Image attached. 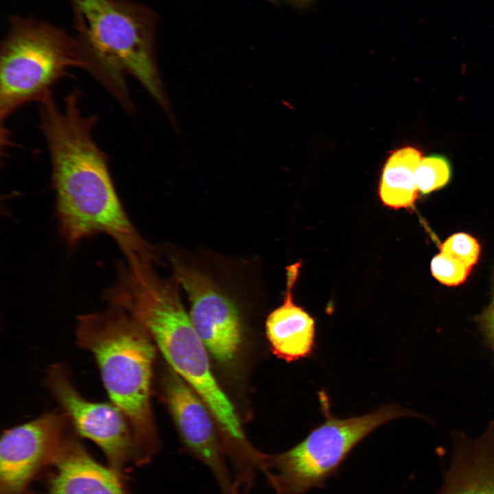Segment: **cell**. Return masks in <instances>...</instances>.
Instances as JSON below:
<instances>
[{"instance_id": "obj_6", "label": "cell", "mask_w": 494, "mask_h": 494, "mask_svg": "<svg viewBox=\"0 0 494 494\" xmlns=\"http://www.w3.org/2000/svg\"><path fill=\"white\" fill-rule=\"evenodd\" d=\"M318 395L323 422L290 449L263 453L259 472L274 494H306L323 488L355 447L377 427L397 418L421 416L387 404L364 415L339 419L332 414L325 392Z\"/></svg>"}, {"instance_id": "obj_10", "label": "cell", "mask_w": 494, "mask_h": 494, "mask_svg": "<svg viewBox=\"0 0 494 494\" xmlns=\"http://www.w3.org/2000/svg\"><path fill=\"white\" fill-rule=\"evenodd\" d=\"M176 281L187 294L189 317L209 353L221 364L237 356L242 342L239 310L231 298L208 274L174 259Z\"/></svg>"}, {"instance_id": "obj_18", "label": "cell", "mask_w": 494, "mask_h": 494, "mask_svg": "<svg viewBox=\"0 0 494 494\" xmlns=\"http://www.w3.org/2000/svg\"><path fill=\"white\" fill-rule=\"evenodd\" d=\"M478 321L489 345L494 349V293L491 304Z\"/></svg>"}, {"instance_id": "obj_12", "label": "cell", "mask_w": 494, "mask_h": 494, "mask_svg": "<svg viewBox=\"0 0 494 494\" xmlns=\"http://www.w3.org/2000/svg\"><path fill=\"white\" fill-rule=\"evenodd\" d=\"M452 454L435 494H494V421L477 438L451 434Z\"/></svg>"}, {"instance_id": "obj_8", "label": "cell", "mask_w": 494, "mask_h": 494, "mask_svg": "<svg viewBox=\"0 0 494 494\" xmlns=\"http://www.w3.org/2000/svg\"><path fill=\"white\" fill-rule=\"evenodd\" d=\"M73 430L60 409L5 430L0 443V494H28Z\"/></svg>"}, {"instance_id": "obj_14", "label": "cell", "mask_w": 494, "mask_h": 494, "mask_svg": "<svg viewBox=\"0 0 494 494\" xmlns=\"http://www.w3.org/2000/svg\"><path fill=\"white\" fill-rule=\"evenodd\" d=\"M421 159V150L412 146H405L391 153L384 165L379 184V196L385 205L395 209L412 206L418 193L415 173Z\"/></svg>"}, {"instance_id": "obj_7", "label": "cell", "mask_w": 494, "mask_h": 494, "mask_svg": "<svg viewBox=\"0 0 494 494\" xmlns=\"http://www.w3.org/2000/svg\"><path fill=\"white\" fill-rule=\"evenodd\" d=\"M44 384L75 433L94 442L103 451L110 468L122 478L129 464H134V445L130 425L121 410L112 402L84 397L63 363L48 368Z\"/></svg>"}, {"instance_id": "obj_15", "label": "cell", "mask_w": 494, "mask_h": 494, "mask_svg": "<svg viewBox=\"0 0 494 494\" xmlns=\"http://www.w3.org/2000/svg\"><path fill=\"white\" fill-rule=\"evenodd\" d=\"M451 167L443 156L432 154L422 158L415 173L418 191L426 194L445 186L449 180Z\"/></svg>"}, {"instance_id": "obj_16", "label": "cell", "mask_w": 494, "mask_h": 494, "mask_svg": "<svg viewBox=\"0 0 494 494\" xmlns=\"http://www.w3.org/2000/svg\"><path fill=\"white\" fill-rule=\"evenodd\" d=\"M444 253L471 269L478 262L480 246L475 238L464 233H458L448 237L440 246Z\"/></svg>"}, {"instance_id": "obj_5", "label": "cell", "mask_w": 494, "mask_h": 494, "mask_svg": "<svg viewBox=\"0 0 494 494\" xmlns=\"http://www.w3.org/2000/svg\"><path fill=\"white\" fill-rule=\"evenodd\" d=\"M1 122L31 102H39L72 68L95 75L76 37L32 17L12 16L0 49Z\"/></svg>"}, {"instance_id": "obj_11", "label": "cell", "mask_w": 494, "mask_h": 494, "mask_svg": "<svg viewBox=\"0 0 494 494\" xmlns=\"http://www.w3.org/2000/svg\"><path fill=\"white\" fill-rule=\"evenodd\" d=\"M47 470L46 494H124L121 478L93 458L74 430Z\"/></svg>"}, {"instance_id": "obj_9", "label": "cell", "mask_w": 494, "mask_h": 494, "mask_svg": "<svg viewBox=\"0 0 494 494\" xmlns=\"http://www.w3.org/2000/svg\"><path fill=\"white\" fill-rule=\"evenodd\" d=\"M163 396L186 451L212 475L220 494H239L211 411L196 391L171 370Z\"/></svg>"}, {"instance_id": "obj_2", "label": "cell", "mask_w": 494, "mask_h": 494, "mask_svg": "<svg viewBox=\"0 0 494 494\" xmlns=\"http://www.w3.org/2000/svg\"><path fill=\"white\" fill-rule=\"evenodd\" d=\"M103 296L108 305L124 309L141 325L172 370L206 403L227 454L236 459L248 456L254 447L213 374L209 351L185 311L176 283L160 277L152 261H121L115 280Z\"/></svg>"}, {"instance_id": "obj_17", "label": "cell", "mask_w": 494, "mask_h": 494, "mask_svg": "<svg viewBox=\"0 0 494 494\" xmlns=\"http://www.w3.org/2000/svg\"><path fill=\"white\" fill-rule=\"evenodd\" d=\"M434 277L447 285H458L464 282L471 269L452 257L440 252L431 261Z\"/></svg>"}, {"instance_id": "obj_1", "label": "cell", "mask_w": 494, "mask_h": 494, "mask_svg": "<svg viewBox=\"0 0 494 494\" xmlns=\"http://www.w3.org/2000/svg\"><path fill=\"white\" fill-rule=\"evenodd\" d=\"M75 89L57 104L52 93L38 102L39 128L51 165L59 230L71 247L104 233L126 259H154L152 248L128 217L110 173L106 154L93 137L98 117L84 115Z\"/></svg>"}, {"instance_id": "obj_4", "label": "cell", "mask_w": 494, "mask_h": 494, "mask_svg": "<svg viewBox=\"0 0 494 494\" xmlns=\"http://www.w3.org/2000/svg\"><path fill=\"white\" fill-rule=\"evenodd\" d=\"M76 38L96 71V80L121 104L132 99L125 75L135 78L169 115L154 54L155 16L129 0H70Z\"/></svg>"}, {"instance_id": "obj_19", "label": "cell", "mask_w": 494, "mask_h": 494, "mask_svg": "<svg viewBox=\"0 0 494 494\" xmlns=\"http://www.w3.org/2000/svg\"><path fill=\"white\" fill-rule=\"evenodd\" d=\"M291 1L298 5H303V4L307 3L310 0H291Z\"/></svg>"}, {"instance_id": "obj_13", "label": "cell", "mask_w": 494, "mask_h": 494, "mask_svg": "<svg viewBox=\"0 0 494 494\" xmlns=\"http://www.w3.org/2000/svg\"><path fill=\"white\" fill-rule=\"evenodd\" d=\"M298 269V263L287 268L284 300L266 321V337L272 353L287 362L310 356L316 345L315 320L293 300L292 289Z\"/></svg>"}, {"instance_id": "obj_3", "label": "cell", "mask_w": 494, "mask_h": 494, "mask_svg": "<svg viewBox=\"0 0 494 494\" xmlns=\"http://www.w3.org/2000/svg\"><path fill=\"white\" fill-rule=\"evenodd\" d=\"M78 345L94 357L111 402L127 418L134 445V464L150 462L159 449L151 406L156 345L141 325L115 305L80 315Z\"/></svg>"}]
</instances>
